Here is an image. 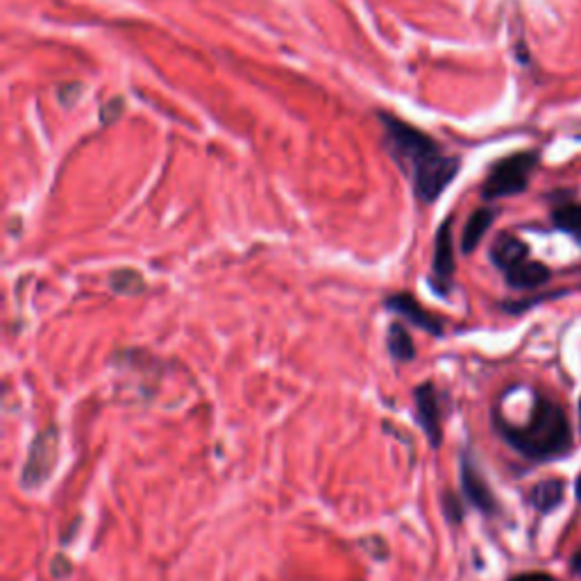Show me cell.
<instances>
[{
	"label": "cell",
	"mask_w": 581,
	"mask_h": 581,
	"mask_svg": "<svg viewBox=\"0 0 581 581\" xmlns=\"http://www.w3.org/2000/svg\"><path fill=\"white\" fill-rule=\"evenodd\" d=\"M564 495L566 486L561 480H543L532 491V505L538 513H549L564 503Z\"/></svg>",
	"instance_id": "13"
},
{
	"label": "cell",
	"mask_w": 581,
	"mask_h": 581,
	"mask_svg": "<svg viewBox=\"0 0 581 581\" xmlns=\"http://www.w3.org/2000/svg\"><path fill=\"white\" fill-rule=\"evenodd\" d=\"M552 223H555L561 232L570 234L581 245V205L579 203H566L552 211Z\"/></svg>",
	"instance_id": "14"
},
{
	"label": "cell",
	"mask_w": 581,
	"mask_h": 581,
	"mask_svg": "<svg viewBox=\"0 0 581 581\" xmlns=\"http://www.w3.org/2000/svg\"><path fill=\"white\" fill-rule=\"evenodd\" d=\"M574 493H577V500L581 503V475L577 477V484H574Z\"/></svg>",
	"instance_id": "22"
},
{
	"label": "cell",
	"mask_w": 581,
	"mask_h": 581,
	"mask_svg": "<svg viewBox=\"0 0 581 581\" xmlns=\"http://www.w3.org/2000/svg\"><path fill=\"white\" fill-rule=\"evenodd\" d=\"M549 268L541 262H532V259H524L522 264L513 266L511 270L505 273L507 285L511 289H520V291H528V289H536L543 287L549 280Z\"/></svg>",
	"instance_id": "10"
},
{
	"label": "cell",
	"mask_w": 581,
	"mask_h": 581,
	"mask_svg": "<svg viewBox=\"0 0 581 581\" xmlns=\"http://www.w3.org/2000/svg\"><path fill=\"white\" fill-rule=\"evenodd\" d=\"M60 461V429L50 425L41 429L27 450L25 465L21 470V486L25 491L41 488L55 473Z\"/></svg>",
	"instance_id": "4"
},
{
	"label": "cell",
	"mask_w": 581,
	"mask_h": 581,
	"mask_svg": "<svg viewBox=\"0 0 581 581\" xmlns=\"http://www.w3.org/2000/svg\"><path fill=\"white\" fill-rule=\"evenodd\" d=\"M538 164L536 153H516L497 164H493V169L482 186V198L484 201H500L509 196H518L530 184V178Z\"/></svg>",
	"instance_id": "3"
},
{
	"label": "cell",
	"mask_w": 581,
	"mask_h": 581,
	"mask_svg": "<svg viewBox=\"0 0 581 581\" xmlns=\"http://www.w3.org/2000/svg\"><path fill=\"white\" fill-rule=\"evenodd\" d=\"M82 92H85V87L77 85V82H75V85H62L58 96H60V102L64 107H73L82 98Z\"/></svg>",
	"instance_id": "18"
},
{
	"label": "cell",
	"mask_w": 581,
	"mask_h": 581,
	"mask_svg": "<svg viewBox=\"0 0 581 581\" xmlns=\"http://www.w3.org/2000/svg\"><path fill=\"white\" fill-rule=\"evenodd\" d=\"M71 572H73V566H71V561H69L64 555L55 557V561H52V577L66 579Z\"/></svg>",
	"instance_id": "19"
},
{
	"label": "cell",
	"mask_w": 581,
	"mask_h": 581,
	"mask_svg": "<svg viewBox=\"0 0 581 581\" xmlns=\"http://www.w3.org/2000/svg\"><path fill=\"white\" fill-rule=\"evenodd\" d=\"M493 220H495V211L488 209V207H482V209L473 211V216L465 220V228H463V234H461V251H463V255H470V253L477 251V245L486 237L488 228L493 226Z\"/></svg>",
	"instance_id": "11"
},
{
	"label": "cell",
	"mask_w": 581,
	"mask_h": 581,
	"mask_svg": "<svg viewBox=\"0 0 581 581\" xmlns=\"http://www.w3.org/2000/svg\"><path fill=\"white\" fill-rule=\"evenodd\" d=\"M123 109H125V102H123V98H114L112 102H107L105 107H102V112H100V121L107 125H112V123H117L121 117H123Z\"/></svg>",
	"instance_id": "17"
},
{
	"label": "cell",
	"mask_w": 581,
	"mask_h": 581,
	"mask_svg": "<svg viewBox=\"0 0 581 581\" xmlns=\"http://www.w3.org/2000/svg\"><path fill=\"white\" fill-rule=\"evenodd\" d=\"M459 473H461V491L468 505H473L477 511L493 516L497 511V503H495V495L488 488L484 475L480 473V468L468 450L461 452V465H459Z\"/></svg>",
	"instance_id": "7"
},
{
	"label": "cell",
	"mask_w": 581,
	"mask_h": 581,
	"mask_svg": "<svg viewBox=\"0 0 581 581\" xmlns=\"http://www.w3.org/2000/svg\"><path fill=\"white\" fill-rule=\"evenodd\" d=\"M455 241H452V218H448L436 232L434 259H432V289L440 298H448L455 278Z\"/></svg>",
	"instance_id": "5"
},
{
	"label": "cell",
	"mask_w": 581,
	"mask_h": 581,
	"mask_svg": "<svg viewBox=\"0 0 581 581\" xmlns=\"http://www.w3.org/2000/svg\"><path fill=\"white\" fill-rule=\"evenodd\" d=\"M495 427L516 452L532 461L564 457L572 446L570 423L564 409L545 398L536 400L530 421L524 425H511L495 413Z\"/></svg>",
	"instance_id": "2"
},
{
	"label": "cell",
	"mask_w": 581,
	"mask_h": 581,
	"mask_svg": "<svg viewBox=\"0 0 581 581\" xmlns=\"http://www.w3.org/2000/svg\"><path fill=\"white\" fill-rule=\"evenodd\" d=\"M509 581H557V579L547 572H522V574L511 577Z\"/></svg>",
	"instance_id": "20"
},
{
	"label": "cell",
	"mask_w": 581,
	"mask_h": 581,
	"mask_svg": "<svg viewBox=\"0 0 581 581\" xmlns=\"http://www.w3.org/2000/svg\"><path fill=\"white\" fill-rule=\"evenodd\" d=\"M413 402H416V421L423 427L429 446L434 450L443 443V404L440 394L434 382H423L413 389Z\"/></svg>",
	"instance_id": "6"
},
{
	"label": "cell",
	"mask_w": 581,
	"mask_h": 581,
	"mask_svg": "<svg viewBox=\"0 0 581 581\" xmlns=\"http://www.w3.org/2000/svg\"><path fill=\"white\" fill-rule=\"evenodd\" d=\"M440 505H443V513H446V518L450 522H457L459 524L463 520V503L459 500V497L455 493H450V491L443 493Z\"/></svg>",
	"instance_id": "16"
},
{
	"label": "cell",
	"mask_w": 581,
	"mask_h": 581,
	"mask_svg": "<svg viewBox=\"0 0 581 581\" xmlns=\"http://www.w3.org/2000/svg\"><path fill=\"white\" fill-rule=\"evenodd\" d=\"M377 119L384 132V148L411 180L416 198L423 205L436 203L459 175L461 159L448 155L423 130L389 112H379Z\"/></svg>",
	"instance_id": "1"
},
{
	"label": "cell",
	"mask_w": 581,
	"mask_h": 581,
	"mask_svg": "<svg viewBox=\"0 0 581 581\" xmlns=\"http://www.w3.org/2000/svg\"><path fill=\"white\" fill-rule=\"evenodd\" d=\"M384 307L400 318H407L411 325H416L419 329L427 331L429 337L446 335V325H443V320L438 316H434L432 312H427L409 291L391 293L389 298L384 300Z\"/></svg>",
	"instance_id": "8"
},
{
	"label": "cell",
	"mask_w": 581,
	"mask_h": 581,
	"mask_svg": "<svg viewBox=\"0 0 581 581\" xmlns=\"http://www.w3.org/2000/svg\"><path fill=\"white\" fill-rule=\"evenodd\" d=\"M572 570H574L577 574H581V549L577 552L574 559H572Z\"/></svg>",
	"instance_id": "21"
},
{
	"label": "cell",
	"mask_w": 581,
	"mask_h": 581,
	"mask_svg": "<svg viewBox=\"0 0 581 581\" xmlns=\"http://www.w3.org/2000/svg\"><path fill=\"white\" fill-rule=\"evenodd\" d=\"M530 259V247L513 234H500L491 245V262L503 273L511 270L513 266Z\"/></svg>",
	"instance_id": "9"
},
{
	"label": "cell",
	"mask_w": 581,
	"mask_h": 581,
	"mask_svg": "<svg viewBox=\"0 0 581 581\" xmlns=\"http://www.w3.org/2000/svg\"><path fill=\"white\" fill-rule=\"evenodd\" d=\"M386 350L400 364L413 362L416 359V346H413V339L409 337V331L402 323H391L389 331H386Z\"/></svg>",
	"instance_id": "12"
},
{
	"label": "cell",
	"mask_w": 581,
	"mask_h": 581,
	"mask_svg": "<svg viewBox=\"0 0 581 581\" xmlns=\"http://www.w3.org/2000/svg\"><path fill=\"white\" fill-rule=\"evenodd\" d=\"M579 419H581V400H579Z\"/></svg>",
	"instance_id": "23"
},
{
	"label": "cell",
	"mask_w": 581,
	"mask_h": 581,
	"mask_svg": "<svg viewBox=\"0 0 581 581\" xmlns=\"http://www.w3.org/2000/svg\"><path fill=\"white\" fill-rule=\"evenodd\" d=\"M109 287L119 295H142L146 291V280L142 278V273H136L132 268H119L109 275Z\"/></svg>",
	"instance_id": "15"
}]
</instances>
